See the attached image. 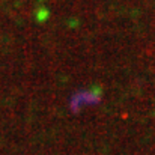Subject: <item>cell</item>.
Returning a JSON list of instances; mask_svg holds the SVG:
<instances>
[{
	"label": "cell",
	"mask_w": 155,
	"mask_h": 155,
	"mask_svg": "<svg viewBox=\"0 0 155 155\" xmlns=\"http://www.w3.org/2000/svg\"><path fill=\"white\" fill-rule=\"evenodd\" d=\"M101 95H103V89H101L100 86H92L91 89L80 92L78 95H75V97L71 100V108H72V110H78V108H81L83 105L97 104L100 101Z\"/></svg>",
	"instance_id": "cell-1"
},
{
	"label": "cell",
	"mask_w": 155,
	"mask_h": 155,
	"mask_svg": "<svg viewBox=\"0 0 155 155\" xmlns=\"http://www.w3.org/2000/svg\"><path fill=\"white\" fill-rule=\"evenodd\" d=\"M48 18H50V9H48L47 6H39V8L36 9V14H35L36 23H39V24L47 23Z\"/></svg>",
	"instance_id": "cell-2"
},
{
	"label": "cell",
	"mask_w": 155,
	"mask_h": 155,
	"mask_svg": "<svg viewBox=\"0 0 155 155\" xmlns=\"http://www.w3.org/2000/svg\"><path fill=\"white\" fill-rule=\"evenodd\" d=\"M69 24H71V27H75V24H78V21L77 20H72V21H69Z\"/></svg>",
	"instance_id": "cell-3"
}]
</instances>
